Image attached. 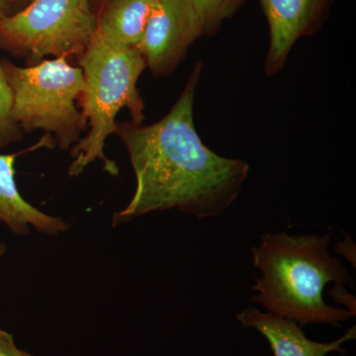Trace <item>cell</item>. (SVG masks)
Segmentation results:
<instances>
[{
	"label": "cell",
	"instance_id": "6da1fadb",
	"mask_svg": "<svg viewBox=\"0 0 356 356\" xmlns=\"http://www.w3.org/2000/svg\"><path fill=\"white\" fill-rule=\"evenodd\" d=\"M203 63L192 70L170 111L156 123H117L136 175L135 193L113 226L153 212L177 209L197 219L221 216L235 202L250 165L204 145L194 124L196 89Z\"/></svg>",
	"mask_w": 356,
	"mask_h": 356
},
{
	"label": "cell",
	"instance_id": "7a4b0ae2",
	"mask_svg": "<svg viewBox=\"0 0 356 356\" xmlns=\"http://www.w3.org/2000/svg\"><path fill=\"white\" fill-rule=\"evenodd\" d=\"M327 235L291 236L270 233L261 236L259 247H252L254 266L261 270L250 299L261 304L267 313L291 320L300 327L313 323L339 327L355 316L351 311L327 305L325 287L334 282L344 289L353 283L339 259L329 252Z\"/></svg>",
	"mask_w": 356,
	"mask_h": 356
},
{
	"label": "cell",
	"instance_id": "3957f363",
	"mask_svg": "<svg viewBox=\"0 0 356 356\" xmlns=\"http://www.w3.org/2000/svg\"><path fill=\"white\" fill-rule=\"evenodd\" d=\"M83 70L84 88L79 102L90 130L72 147L70 177H77L95 161L104 163V170L117 177L118 168L104 154L107 138L117 132L116 116L127 108L134 123L145 119V103L138 81L147 69L137 48L119 46L95 31L88 48L77 57Z\"/></svg>",
	"mask_w": 356,
	"mask_h": 356
},
{
	"label": "cell",
	"instance_id": "277c9868",
	"mask_svg": "<svg viewBox=\"0 0 356 356\" xmlns=\"http://www.w3.org/2000/svg\"><path fill=\"white\" fill-rule=\"evenodd\" d=\"M13 92V118L23 133L43 130L67 151L83 138L88 121L76 106L84 88L83 70L69 58L44 60L21 67L1 62Z\"/></svg>",
	"mask_w": 356,
	"mask_h": 356
},
{
	"label": "cell",
	"instance_id": "5b68a950",
	"mask_svg": "<svg viewBox=\"0 0 356 356\" xmlns=\"http://www.w3.org/2000/svg\"><path fill=\"white\" fill-rule=\"evenodd\" d=\"M97 28L91 0H32L0 20V48L31 60L79 57Z\"/></svg>",
	"mask_w": 356,
	"mask_h": 356
},
{
	"label": "cell",
	"instance_id": "8992f818",
	"mask_svg": "<svg viewBox=\"0 0 356 356\" xmlns=\"http://www.w3.org/2000/svg\"><path fill=\"white\" fill-rule=\"evenodd\" d=\"M201 36L202 28L191 0H156L136 48L153 76H168Z\"/></svg>",
	"mask_w": 356,
	"mask_h": 356
},
{
	"label": "cell",
	"instance_id": "52a82bcc",
	"mask_svg": "<svg viewBox=\"0 0 356 356\" xmlns=\"http://www.w3.org/2000/svg\"><path fill=\"white\" fill-rule=\"evenodd\" d=\"M334 0H261L269 26L270 42L264 74L274 76L286 64L288 56L301 37L320 29Z\"/></svg>",
	"mask_w": 356,
	"mask_h": 356
},
{
	"label": "cell",
	"instance_id": "ba28073f",
	"mask_svg": "<svg viewBox=\"0 0 356 356\" xmlns=\"http://www.w3.org/2000/svg\"><path fill=\"white\" fill-rule=\"evenodd\" d=\"M236 318L245 327H252L266 337L274 356H327L331 353H346L341 344L356 337L355 325L332 343H317L305 336L297 323L287 318L247 308Z\"/></svg>",
	"mask_w": 356,
	"mask_h": 356
},
{
	"label": "cell",
	"instance_id": "9c48e42d",
	"mask_svg": "<svg viewBox=\"0 0 356 356\" xmlns=\"http://www.w3.org/2000/svg\"><path fill=\"white\" fill-rule=\"evenodd\" d=\"M25 152L0 154V222H4L16 235H28L30 226L48 235L64 233L69 229L64 220L41 212L28 203L18 191L14 163Z\"/></svg>",
	"mask_w": 356,
	"mask_h": 356
},
{
	"label": "cell",
	"instance_id": "30bf717a",
	"mask_svg": "<svg viewBox=\"0 0 356 356\" xmlns=\"http://www.w3.org/2000/svg\"><path fill=\"white\" fill-rule=\"evenodd\" d=\"M156 0H107L97 16L96 31L119 46L136 48Z\"/></svg>",
	"mask_w": 356,
	"mask_h": 356
},
{
	"label": "cell",
	"instance_id": "8fae6325",
	"mask_svg": "<svg viewBox=\"0 0 356 356\" xmlns=\"http://www.w3.org/2000/svg\"><path fill=\"white\" fill-rule=\"evenodd\" d=\"M202 28L203 36H214L225 20L229 19L247 0H191Z\"/></svg>",
	"mask_w": 356,
	"mask_h": 356
},
{
	"label": "cell",
	"instance_id": "7c38bea8",
	"mask_svg": "<svg viewBox=\"0 0 356 356\" xmlns=\"http://www.w3.org/2000/svg\"><path fill=\"white\" fill-rule=\"evenodd\" d=\"M13 92L0 62V149L22 138L23 132L13 118Z\"/></svg>",
	"mask_w": 356,
	"mask_h": 356
},
{
	"label": "cell",
	"instance_id": "4fadbf2b",
	"mask_svg": "<svg viewBox=\"0 0 356 356\" xmlns=\"http://www.w3.org/2000/svg\"><path fill=\"white\" fill-rule=\"evenodd\" d=\"M0 356H33L21 350L13 341V334L0 330Z\"/></svg>",
	"mask_w": 356,
	"mask_h": 356
},
{
	"label": "cell",
	"instance_id": "5bb4252c",
	"mask_svg": "<svg viewBox=\"0 0 356 356\" xmlns=\"http://www.w3.org/2000/svg\"><path fill=\"white\" fill-rule=\"evenodd\" d=\"M13 3V0H0V20L9 15L8 11Z\"/></svg>",
	"mask_w": 356,
	"mask_h": 356
},
{
	"label": "cell",
	"instance_id": "9a60e30c",
	"mask_svg": "<svg viewBox=\"0 0 356 356\" xmlns=\"http://www.w3.org/2000/svg\"><path fill=\"white\" fill-rule=\"evenodd\" d=\"M17 1L20 2V3L25 4V6H27L28 3L32 1V0H13V2Z\"/></svg>",
	"mask_w": 356,
	"mask_h": 356
},
{
	"label": "cell",
	"instance_id": "2e32d148",
	"mask_svg": "<svg viewBox=\"0 0 356 356\" xmlns=\"http://www.w3.org/2000/svg\"><path fill=\"white\" fill-rule=\"evenodd\" d=\"M4 250H6V247L2 243H0V255L3 254Z\"/></svg>",
	"mask_w": 356,
	"mask_h": 356
},
{
	"label": "cell",
	"instance_id": "e0dca14e",
	"mask_svg": "<svg viewBox=\"0 0 356 356\" xmlns=\"http://www.w3.org/2000/svg\"><path fill=\"white\" fill-rule=\"evenodd\" d=\"M106 1H107V0H106Z\"/></svg>",
	"mask_w": 356,
	"mask_h": 356
}]
</instances>
